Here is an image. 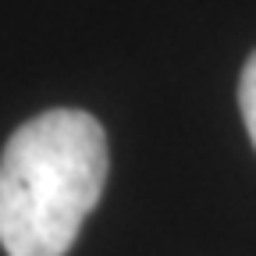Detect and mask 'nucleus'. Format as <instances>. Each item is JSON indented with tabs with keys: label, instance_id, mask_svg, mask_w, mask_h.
<instances>
[{
	"label": "nucleus",
	"instance_id": "nucleus-1",
	"mask_svg": "<svg viewBox=\"0 0 256 256\" xmlns=\"http://www.w3.org/2000/svg\"><path fill=\"white\" fill-rule=\"evenodd\" d=\"M107 182V136L86 110L25 121L0 153V246L8 256H64Z\"/></svg>",
	"mask_w": 256,
	"mask_h": 256
},
{
	"label": "nucleus",
	"instance_id": "nucleus-2",
	"mask_svg": "<svg viewBox=\"0 0 256 256\" xmlns=\"http://www.w3.org/2000/svg\"><path fill=\"white\" fill-rule=\"evenodd\" d=\"M238 107H242V121H246V132L256 146V54L246 60L242 68V82H238Z\"/></svg>",
	"mask_w": 256,
	"mask_h": 256
}]
</instances>
